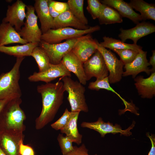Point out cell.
<instances>
[{
  "instance_id": "cell-25",
  "label": "cell",
  "mask_w": 155,
  "mask_h": 155,
  "mask_svg": "<svg viewBox=\"0 0 155 155\" xmlns=\"http://www.w3.org/2000/svg\"><path fill=\"white\" fill-rule=\"evenodd\" d=\"M133 9L138 11L143 20L151 19L155 20V5L149 4L143 0H131L129 3Z\"/></svg>"
},
{
  "instance_id": "cell-7",
  "label": "cell",
  "mask_w": 155,
  "mask_h": 155,
  "mask_svg": "<svg viewBox=\"0 0 155 155\" xmlns=\"http://www.w3.org/2000/svg\"><path fill=\"white\" fill-rule=\"evenodd\" d=\"M26 20L18 32L22 38L28 43H38L41 41L42 33L38 25V17L35 13L34 6L26 5Z\"/></svg>"
},
{
  "instance_id": "cell-9",
  "label": "cell",
  "mask_w": 155,
  "mask_h": 155,
  "mask_svg": "<svg viewBox=\"0 0 155 155\" xmlns=\"http://www.w3.org/2000/svg\"><path fill=\"white\" fill-rule=\"evenodd\" d=\"M83 67L87 81L93 77L100 79L108 75V71L103 57L98 50L83 63Z\"/></svg>"
},
{
  "instance_id": "cell-29",
  "label": "cell",
  "mask_w": 155,
  "mask_h": 155,
  "mask_svg": "<svg viewBox=\"0 0 155 155\" xmlns=\"http://www.w3.org/2000/svg\"><path fill=\"white\" fill-rule=\"evenodd\" d=\"M35 59L39 69V71H44L50 67L51 63L49 58L45 51L39 46L35 47L31 56Z\"/></svg>"
},
{
  "instance_id": "cell-2",
  "label": "cell",
  "mask_w": 155,
  "mask_h": 155,
  "mask_svg": "<svg viewBox=\"0 0 155 155\" xmlns=\"http://www.w3.org/2000/svg\"><path fill=\"white\" fill-rule=\"evenodd\" d=\"M22 102L21 97L14 98L3 107L0 113V132L15 135L23 134L26 116L20 106Z\"/></svg>"
},
{
  "instance_id": "cell-36",
  "label": "cell",
  "mask_w": 155,
  "mask_h": 155,
  "mask_svg": "<svg viewBox=\"0 0 155 155\" xmlns=\"http://www.w3.org/2000/svg\"><path fill=\"white\" fill-rule=\"evenodd\" d=\"M88 151L85 144H83L79 147L74 146L73 150L65 155H90L88 154Z\"/></svg>"
},
{
  "instance_id": "cell-6",
  "label": "cell",
  "mask_w": 155,
  "mask_h": 155,
  "mask_svg": "<svg viewBox=\"0 0 155 155\" xmlns=\"http://www.w3.org/2000/svg\"><path fill=\"white\" fill-rule=\"evenodd\" d=\"M86 35L67 39L63 42L55 44H49L41 40L39 46L47 53L51 63L57 64L61 62L63 57L72 50L78 41L85 38Z\"/></svg>"
},
{
  "instance_id": "cell-15",
  "label": "cell",
  "mask_w": 155,
  "mask_h": 155,
  "mask_svg": "<svg viewBox=\"0 0 155 155\" xmlns=\"http://www.w3.org/2000/svg\"><path fill=\"white\" fill-rule=\"evenodd\" d=\"M147 51L142 50L138 53L132 62L124 65L125 71L122 76L131 75L133 78H135L138 74L143 72L150 75L151 71L148 67L150 65L147 58Z\"/></svg>"
},
{
  "instance_id": "cell-39",
  "label": "cell",
  "mask_w": 155,
  "mask_h": 155,
  "mask_svg": "<svg viewBox=\"0 0 155 155\" xmlns=\"http://www.w3.org/2000/svg\"><path fill=\"white\" fill-rule=\"evenodd\" d=\"M152 55L150 57V61L149 62L150 65L152 66L151 69V73L155 72V50L152 51Z\"/></svg>"
},
{
  "instance_id": "cell-1",
  "label": "cell",
  "mask_w": 155,
  "mask_h": 155,
  "mask_svg": "<svg viewBox=\"0 0 155 155\" xmlns=\"http://www.w3.org/2000/svg\"><path fill=\"white\" fill-rule=\"evenodd\" d=\"M37 90L42 97V109L35 121V127L40 130L51 122L55 118L63 102L65 91L63 82L46 83L38 85Z\"/></svg>"
},
{
  "instance_id": "cell-27",
  "label": "cell",
  "mask_w": 155,
  "mask_h": 155,
  "mask_svg": "<svg viewBox=\"0 0 155 155\" xmlns=\"http://www.w3.org/2000/svg\"><path fill=\"white\" fill-rule=\"evenodd\" d=\"M103 41L99 43L103 47L113 50L116 49H131L139 52L142 50V47L137 44H129L121 40L105 36L103 37Z\"/></svg>"
},
{
  "instance_id": "cell-32",
  "label": "cell",
  "mask_w": 155,
  "mask_h": 155,
  "mask_svg": "<svg viewBox=\"0 0 155 155\" xmlns=\"http://www.w3.org/2000/svg\"><path fill=\"white\" fill-rule=\"evenodd\" d=\"M113 51L120 57V60L124 65L132 62L139 53L131 49H115Z\"/></svg>"
},
{
  "instance_id": "cell-18",
  "label": "cell",
  "mask_w": 155,
  "mask_h": 155,
  "mask_svg": "<svg viewBox=\"0 0 155 155\" xmlns=\"http://www.w3.org/2000/svg\"><path fill=\"white\" fill-rule=\"evenodd\" d=\"M69 72L74 73L79 82L83 85L87 82L85 75L83 63L71 51L63 57L61 62Z\"/></svg>"
},
{
  "instance_id": "cell-23",
  "label": "cell",
  "mask_w": 155,
  "mask_h": 155,
  "mask_svg": "<svg viewBox=\"0 0 155 155\" xmlns=\"http://www.w3.org/2000/svg\"><path fill=\"white\" fill-rule=\"evenodd\" d=\"M71 112L67 123L60 130V132L62 134H65V136L72 142L79 145L82 142V135L79 132L77 126L78 120L80 112Z\"/></svg>"
},
{
  "instance_id": "cell-33",
  "label": "cell",
  "mask_w": 155,
  "mask_h": 155,
  "mask_svg": "<svg viewBox=\"0 0 155 155\" xmlns=\"http://www.w3.org/2000/svg\"><path fill=\"white\" fill-rule=\"evenodd\" d=\"M86 9L93 19L99 18L102 9V4L99 0H87Z\"/></svg>"
},
{
  "instance_id": "cell-41",
  "label": "cell",
  "mask_w": 155,
  "mask_h": 155,
  "mask_svg": "<svg viewBox=\"0 0 155 155\" xmlns=\"http://www.w3.org/2000/svg\"><path fill=\"white\" fill-rule=\"evenodd\" d=\"M0 155H6L0 148Z\"/></svg>"
},
{
  "instance_id": "cell-30",
  "label": "cell",
  "mask_w": 155,
  "mask_h": 155,
  "mask_svg": "<svg viewBox=\"0 0 155 155\" xmlns=\"http://www.w3.org/2000/svg\"><path fill=\"white\" fill-rule=\"evenodd\" d=\"M84 0H68L67 3L70 11L74 16L84 24L87 25L88 19L84 11Z\"/></svg>"
},
{
  "instance_id": "cell-20",
  "label": "cell",
  "mask_w": 155,
  "mask_h": 155,
  "mask_svg": "<svg viewBox=\"0 0 155 155\" xmlns=\"http://www.w3.org/2000/svg\"><path fill=\"white\" fill-rule=\"evenodd\" d=\"M135 86L139 95L142 98H152L155 95V72L151 73L149 77L144 78L143 76L134 78Z\"/></svg>"
},
{
  "instance_id": "cell-16",
  "label": "cell",
  "mask_w": 155,
  "mask_h": 155,
  "mask_svg": "<svg viewBox=\"0 0 155 155\" xmlns=\"http://www.w3.org/2000/svg\"><path fill=\"white\" fill-rule=\"evenodd\" d=\"M101 3L114 8L122 17L128 18L137 24L143 20L141 16L136 13L128 3L123 0H100Z\"/></svg>"
},
{
  "instance_id": "cell-40",
  "label": "cell",
  "mask_w": 155,
  "mask_h": 155,
  "mask_svg": "<svg viewBox=\"0 0 155 155\" xmlns=\"http://www.w3.org/2000/svg\"><path fill=\"white\" fill-rule=\"evenodd\" d=\"M12 99L7 98L0 100V113L5 106Z\"/></svg>"
},
{
  "instance_id": "cell-5",
  "label": "cell",
  "mask_w": 155,
  "mask_h": 155,
  "mask_svg": "<svg viewBox=\"0 0 155 155\" xmlns=\"http://www.w3.org/2000/svg\"><path fill=\"white\" fill-rule=\"evenodd\" d=\"M100 29V27L98 25L90 26L85 30H80L70 27L50 29L42 34L41 40L51 44H57L63 40L81 37Z\"/></svg>"
},
{
  "instance_id": "cell-13",
  "label": "cell",
  "mask_w": 155,
  "mask_h": 155,
  "mask_svg": "<svg viewBox=\"0 0 155 155\" xmlns=\"http://www.w3.org/2000/svg\"><path fill=\"white\" fill-rule=\"evenodd\" d=\"M121 32L119 37L121 41L125 42L128 39L132 40L133 44H137L140 38L155 31V26L149 22L142 21L137 24L134 27L128 29H120Z\"/></svg>"
},
{
  "instance_id": "cell-24",
  "label": "cell",
  "mask_w": 155,
  "mask_h": 155,
  "mask_svg": "<svg viewBox=\"0 0 155 155\" xmlns=\"http://www.w3.org/2000/svg\"><path fill=\"white\" fill-rule=\"evenodd\" d=\"M39 45L38 43H28L11 46H0V52L16 57L30 56L33 49Z\"/></svg>"
},
{
  "instance_id": "cell-31",
  "label": "cell",
  "mask_w": 155,
  "mask_h": 155,
  "mask_svg": "<svg viewBox=\"0 0 155 155\" xmlns=\"http://www.w3.org/2000/svg\"><path fill=\"white\" fill-rule=\"evenodd\" d=\"M48 5L50 13L53 19L61 13L69 9L67 2L48 0Z\"/></svg>"
},
{
  "instance_id": "cell-26",
  "label": "cell",
  "mask_w": 155,
  "mask_h": 155,
  "mask_svg": "<svg viewBox=\"0 0 155 155\" xmlns=\"http://www.w3.org/2000/svg\"><path fill=\"white\" fill-rule=\"evenodd\" d=\"M88 88L89 89L91 90L98 91L100 89H104L114 92L123 102L125 107V111L128 110L132 112L136 113L135 107H134L133 105H131L130 103H128L110 86L108 82V77L102 79H96L94 82H90Z\"/></svg>"
},
{
  "instance_id": "cell-12",
  "label": "cell",
  "mask_w": 155,
  "mask_h": 155,
  "mask_svg": "<svg viewBox=\"0 0 155 155\" xmlns=\"http://www.w3.org/2000/svg\"><path fill=\"white\" fill-rule=\"evenodd\" d=\"M64 76L71 77V73L61 62L57 64H51L49 67L44 71L34 72L28 77V79L32 82L42 81L47 83L57 78Z\"/></svg>"
},
{
  "instance_id": "cell-35",
  "label": "cell",
  "mask_w": 155,
  "mask_h": 155,
  "mask_svg": "<svg viewBox=\"0 0 155 155\" xmlns=\"http://www.w3.org/2000/svg\"><path fill=\"white\" fill-rule=\"evenodd\" d=\"M71 112L67 108H66L61 117L51 125V126L52 128L57 131L60 130L63 128L68 122Z\"/></svg>"
},
{
  "instance_id": "cell-28",
  "label": "cell",
  "mask_w": 155,
  "mask_h": 155,
  "mask_svg": "<svg viewBox=\"0 0 155 155\" xmlns=\"http://www.w3.org/2000/svg\"><path fill=\"white\" fill-rule=\"evenodd\" d=\"M122 18L113 8L102 4V10L98 19L100 24L107 25L121 23L123 22Z\"/></svg>"
},
{
  "instance_id": "cell-3",
  "label": "cell",
  "mask_w": 155,
  "mask_h": 155,
  "mask_svg": "<svg viewBox=\"0 0 155 155\" xmlns=\"http://www.w3.org/2000/svg\"><path fill=\"white\" fill-rule=\"evenodd\" d=\"M24 58L16 57V62L11 69L0 75V100L21 97L22 93L19 83L20 69Z\"/></svg>"
},
{
  "instance_id": "cell-17",
  "label": "cell",
  "mask_w": 155,
  "mask_h": 155,
  "mask_svg": "<svg viewBox=\"0 0 155 155\" xmlns=\"http://www.w3.org/2000/svg\"><path fill=\"white\" fill-rule=\"evenodd\" d=\"M48 1L36 0L34 6L40 23L42 34L50 29H54V19L49 11Z\"/></svg>"
},
{
  "instance_id": "cell-19",
  "label": "cell",
  "mask_w": 155,
  "mask_h": 155,
  "mask_svg": "<svg viewBox=\"0 0 155 155\" xmlns=\"http://www.w3.org/2000/svg\"><path fill=\"white\" fill-rule=\"evenodd\" d=\"M24 135H15L0 132V148L6 155H20V145Z\"/></svg>"
},
{
  "instance_id": "cell-37",
  "label": "cell",
  "mask_w": 155,
  "mask_h": 155,
  "mask_svg": "<svg viewBox=\"0 0 155 155\" xmlns=\"http://www.w3.org/2000/svg\"><path fill=\"white\" fill-rule=\"evenodd\" d=\"M19 152L20 155H35L32 148L29 145H25L23 141H22L20 145Z\"/></svg>"
},
{
  "instance_id": "cell-14",
  "label": "cell",
  "mask_w": 155,
  "mask_h": 155,
  "mask_svg": "<svg viewBox=\"0 0 155 155\" xmlns=\"http://www.w3.org/2000/svg\"><path fill=\"white\" fill-rule=\"evenodd\" d=\"M98 41L93 39L90 34L78 41L71 51L83 63L97 51Z\"/></svg>"
},
{
  "instance_id": "cell-11",
  "label": "cell",
  "mask_w": 155,
  "mask_h": 155,
  "mask_svg": "<svg viewBox=\"0 0 155 155\" xmlns=\"http://www.w3.org/2000/svg\"><path fill=\"white\" fill-rule=\"evenodd\" d=\"M26 6L21 0H17L12 5H8L6 16L3 19L2 22L9 23L14 26L18 32L24 23Z\"/></svg>"
},
{
  "instance_id": "cell-8",
  "label": "cell",
  "mask_w": 155,
  "mask_h": 155,
  "mask_svg": "<svg viewBox=\"0 0 155 155\" xmlns=\"http://www.w3.org/2000/svg\"><path fill=\"white\" fill-rule=\"evenodd\" d=\"M97 49L104 58L109 75L108 80L110 84H114L120 82L122 79L124 65L115 55L110 50L101 46L97 42Z\"/></svg>"
},
{
  "instance_id": "cell-10",
  "label": "cell",
  "mask_w": 155,
  "mask_h": 155,
  "mask_svg": "<svg viewBox=\"0 0 155 155\" xmlns=\"http://www.w3.org/2000/svg\"><path fill=\"white\" fill-rule=\"evenodd\" d=\"M135 122H133L131 125L128 128L123 130L120 126L117 124L113 125L109 122H104L102 118L99 117L98 120L94 122L84 121L81 124V127L94 130L99 133L102 137L105 135L111 133L113 134L120 133L121 135L129 136L132 134L130 130L134 127Z\"/></svg>"
},
{
  "instance_id": "cell-21",
  "label": "cell",
  "mask_w": 155,
  "mask_h": 155,
  "mask_svg": "<svg viewBox=\"0 0 155 155\" xmlns=\"http://www.w3.org/2000/svg\"><path fill=\"white\" fill-rule=\"evenodd\" d=\"M28 43L10 24L2 22L0 24V46L18 43L24 44Z\"/></svg>"
},
{
  "instance_id": "cell-22",
  "label": "cell",
  "mask_w": 155,
  "mask_h": 155,
  "mask_svg": "<svg viewBox=\"0 0 155 155\" xmlns=\"http://www.w3.org/2000/svg\"><path fill=\"white\" fill-rule=\"evenodd\" d=\"M54 29L72 27L80 30H85L90 26L80 21L69 9L60 14L53 20Z\"/></svg>"
},
{
  "instance_id": "cell-4",
  "label": "cell",
  "mask_w": 155,
  "mask_h": 155,
  "mask_svg": "<svg viewBox=\"0 0 155 155\" xmlns=\"http://www.w3.org/2000/svg\"><path fill=\"white\" fill-rule=\"evenodd\" d=\"M62 80L65 90L68 94L67 99L71 107V111L88 112L84 94L85 87L80 82L73 80L70 77H63Z\"/></svg>"
},
{
  "instance_id": "cell-34",
  "label": "cell",
  "mask_w": 155,
  "mask_h": 155,
  "mask_svg": "<svg viewBox=\"0 0 155 155\" xmlns=\"http://www.w3.org/2000/svg\"><path fill=\"white\" fill-rule=\"evenodd\" d=\"M57 139L63 155H65L73 150V142L66 136H64L62 133H59Z\"/></svg>"
},
{
  "instance_id": "cell-38",
  "label": "cell",
  "mask_w": 155,
  "mask_h": 155,
  "mask_svg": "<svg viewBox=\"0 0 155 155\" xmlns=\"http://www.w3.org/2000/svg\"><path fill=\"white\" fill-rule=\"evenodd\" d=\"M146 135L150 139L151 143V148L148 155H155V135L152 134L150 135L149 133H147Z\"/></svg>"
}]
</instances>
